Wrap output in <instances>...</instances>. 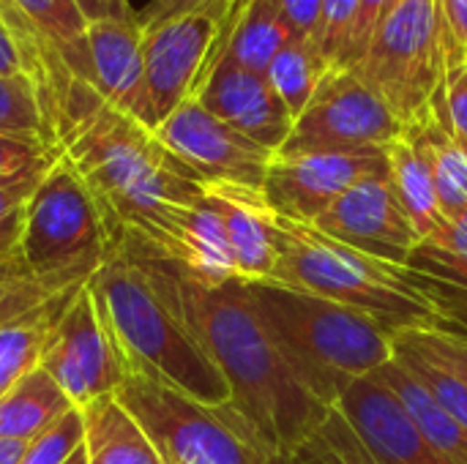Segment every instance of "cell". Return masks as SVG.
Segmentation results:
<instances>
[{
    "mask_svg": "<svg viewBox=\"0 0 467 464\" xmlns=\"http://www.w3.org/2000/svg\"><path fill=\"white\" fill-rule=\"evenodd\" d=\"M145 271L156 295L183 323L230 386L224 418L268 464L290 462L326 424V407L287 366L244 279L205 284L126 230H109Z\"/></svg>",
    "mask_w": 467,
    "mask_h": 464,
    "instance_id": "cell-1",
    "label": "cell"
},
{
    "mask_svg": "<svg viewBox=\"0 0 467 464\" xmlns=\"http://www.w3.org/2000/svg\"><path fill=\"white\" fill-rule=\"evenodd\" d=\"M60 148L96 197L107 232L167 205H197L205 183L159 137L96 98L63 134Z\"/></svg>",
    "mask_w": 467,
    "mask_h": 464,
    "instance_id": "cell-2",
    "label": "cell"
},
{
    "mask_svg": "<svg viewBox=\"0 0 467 464\" xmlns=\"http://www.w3.org/2000/svg\"><path fill=\"white\" fill-rule=\"evenodd\" d=\"M276 265L268 282L364 312L391 334L454 331L424 279L323 235L315 224L276 216Z\"/></svg>",
    "mask_w": 467,
    "mask_h": 464,
    "instance_id": "cell-3",
    "label": "cell"
},
{
    "mask_svg": "<svg viewBox=\"0 0 467 464\" xmlns=\"http://www.w3.org/2000/svg\"><path fill=\"white\" fill-rule=\"evenodd\" d=\"M88 290L126 375H145L208 407H224L230 402V386L222 372L156 295L145 271L118 241H109V254L88 279Z\"/></svg>",
    "mask_w": 467,
    "mask_h": 464,
    "instance_id": "cell-4",
    "label": "cell"
},
{
    "mask_svg": "<svg viewBox=\"0 0 467 464\" xmlns=\"http://www.w3.org/2000/svg\"><path fill=\"white\" fill-rule=\"evenodd\" d=\"M246 290L293 375L331 410L353 380L394 358V334L364 312L268 279Z\"/></svg>",
    "mask_w": 467,
    "mask_h": 464,
    "instance_id": "cell-5",
    "label": "cell"
},
{
    "mask_svg": "<svg viewBox=\"0 0 467 464\" xmlns=\"http://www.w3.org/2000/svg\"><path fill=\"white\" fill-rule=\"evenodd\" d=\"M467 49L451 36L438 0H400L378 25L353 71L402 126L419 120Z\"/></svg>",
    "mask_w": 467,
    "mask_h": 464,
    "instance_id": "cell-6",
    "label": "cell"
},
{
    "mask_svg": "<svg viewBox=\"0 0 467 464\" xmlns=\"http://www.w3.org/2000/svg\"><path fill=\"white\" fill-rule=\"evenodd\" d=\"M16 254L36 279L57 293L85 287L109 254L101 208L66 153L27 200Z\"/></svg>",
    "mask_w": 467,
    "mask_h": 464,
    "instance_id": "cell-7",
    "label": "cell"
},
{
    "mask_svg": "<svg viewBox=\"0 0 467 464\" xmlns=\"http://www.w3.org/2000/svg\"><path fill=\"white\" fill-rule=\"evenodd\" d=\"M0 25L16 41L57 137L71 107L90 88L82 8L77 0H0Z\"/></svg>",
    "mask_w": 467,
    "mask_h": 464,
    "instance_id": "cell-8",
    "label": "cell"
},
{
    "mask_svg": "<svg viewBox=\"0 0 467 464\" xmlns=\"http://www.w3.org/2000/svg\"><path fill=\"white\" fill-rule=\"evenodd\" d=\"M115 397L164 464H268L224 418L222 407H208L145 375H126Z\"/></svg>",
    "mask_w": 467,
    "mask_h": 464,
    "instance_id": "cell-9",
    "label": "cell"
},
{
    "mask_svg": "<svg viewBox=\"0 0 467 464\" xmlns=\"http://www.w3.org/2000/svg\"><path fill=\"white\" fill-rule=\"evenodd\" d=\"M402 131L405 126L397 115L353 71L331 68L276 153L296 156L386 148L402 137Z\"/></svg>",
    "mask_w": 467,
    "mask_h": 464,
    "instance_id": "cell-10",
    "label": "cell"
},
{
    "mask_svg": "<svg viewBox=\"0 0 467 464\" xmlns=\"http://www.w3.org/2000/svg\"><path fill=\"white\" fill-rule=\"evenodd\" d=\"M386 148L331 150V153H274L263 194L276 216L315 224L345 191L367 178H386Z\"/></svg>",
    "mask_w": 467,
    "mask_h": 464,
    "instance_id": "cell-11",
    "label": "cell"
},
{
    "mask_svg": "<svg viewBox=\"0 0 467 464\" xmlns=\"http://www.w3.org/2000/svg\"><path fill=\"white\" fill-rule=\"evenodd\" d=\"M153 134L170 153L194 170L205 186L263 189L274 159V150L219 120L197 98L183 101Z\"/></svg>",
    "mask_w": 467,
    "mask_h": 464,
    "instance_id": "cell-12",
    "label": "cell"
},
{
    "mask_svg": "<svg viewBox=\"0 0 467 464\" xmlns=\"http://www.w3.org/2000/svg\"><path fill=\"white\" fill-rule=\"evenodd\" d=\"M41 369L77 407L115 394L123 383L126 366L107 334L88 284L74 295L63 317L55 323L41 356Z\"/></svg>",
    "mask_w": 467,
    "mask_h": 464,
    "instance_id": "cell-13",
    "label": "cell"
},
{
    "mask_svg": "<svg viewBox=\"0 0 467 464\" xmlns=\"http://www.w3.org/2000/svg\"><path fill=\"white\" fill-rule=\"evenodd\" d=\"M219 38V22L205 14H183L145 30L142 44V123L156 131L200 85L211 49Z\"/></svg>",
    "mask_w": 467,
    "mask_h": 464,
    "instance_id": "cell-14",
    "label": "cell"
},
{
    "mask_svg": "<svg viewBox=\"0 0 467 464\" xmlns=\"http://www.w3.org/2000/svg\"><path fill=\"white\" fill-rule=\"evenodd\" d=\"M315 227L345 246L402 268H408L413 249L421 243L389 175L356 183L315 222Z\"/></svg>",
    "mask_w": 467,
    "mask_h": 464,
    "instance_id": "cell-15",
    "label": "cell"
},
{
    "mask_svg": "<svg viewBox=\"0 0 467 464\" xmlns=\"http://www.w3.org/2000/svg\"><path fill=\"white\" fill-rule=\"evenodd\" d=\"M145 241L156 254L175 263L205 284H224L238 276L233 249L227 243L219 213L205 202L197 205H167L131 227H118Z\"/></svg>",
    "mask_w": 467,
    "mask_h": 464,
    "instance_id": "cell-16",
    "label": "cell"
},
{
    "mask_svg": "<svg viewBox=\"0 0 467 464\" xmlns=\"http://www.w3.org/2000/svg\"><path fill=\"white\" fill-rule=\"evenodd\" d=\"M372 464H449L421 435L400 397L378 372L353 380L334 407Z\"/></svg>",
    "mask_w": 467,
    "mask_h": 464,
    "instance_id": "cell-17",
    "label": "cell"
},
{
    "mask_svg": "<svg viewBox=\"0 0 467 464\" xmlns=\"http://www.w3.org/2000/svg\"><path fill=\"white\" fill-rule=\"evenodd\" d=\"M192 98L274 153L287 142L296 123L293 112L265 74L241 68L227 57H219L202 74Z\"/></svg>",
    "mask_w": 467,
    "mask_h": 464,
    "instance_id": "cell-18",
    "label": "cell"
},
{
    "mask_svg": "<svg viewBox=\"0 0 467 464\" xmlns=\"http://www.w3.org/2000/svg\"><path fill=\"white\" fill-rule=\"evenodd\" d=\"M88 66L90 90L118 112L142 123V44L145 30L134 14L88 22ZM145 126V123H142ZM148 129V126H145Z\"/></svg>",
    "mask_w": 467,
    "mask_h": 464,
    "instance_id": "cell-19",
    "label": "cell"
},
{
    "mask_svg": "<svg viewBox=\"0 0 467 464\" xmlns=\"http://www.w3.org/2000/svg\"><path fill=\"white\" fill-rule=\"evenodd\" d=\"M205 202L219 213L238 276L244 282L268 279L276 265V211L263 189L205 186Z\"/></svg>",
    "mask_w": 467,
    "mask_h": 464,
    "instance_id": "cell-20",
    "label": "cell"
},
{
    "mask_svg": "<svg viewBox=\"0 0 467 464\" xmlns=\"http://www.w3.org/2000/svg\"><path fill=\"white\" fill-rule=\"evenodd\" d=\"M405 134L413 139V145L421 150L432 170L438 205L443 219H457L467 211V150L462 148L460 137L454 134L446 101H443V85L430 101V109L405 126Z\"/></svg>",
    "mask_w": 467,
    "mask_h": 464,
    "instance_id": "cell-21",
    "label": "cell"
},
{
    "mask_svg": "<svg viewBox=\"0 0 467 464\" xmlns=\"http://www.w3.org/2000/svg\"><path fill=\"white\" fill-rule=\"evenodd\" d=\"M290 38H293V33L285 22L282 0H249L244 5V11L219 33V38L211 49V57L205 63V71L219 57H227L233 63H238L241 68L265 74L271 60L279 55V49Z\"/></svg>",
    "mask_w": 467,
    "mask_h": 464,
    "instance_id": "cell-22",
    "label": "cell"
},
{
    "mask_svg": "<svg viewBox=\"0 0 467 464\" xmlns=\"http://www.w3.org/2000/svg\"><path fill=\"white\" fill-rule=\"evenodd\" d=\"M88 464H164L142 427L115 394L82 407Z\"/></svg>",
    "mask_w": 467,
    "mask_h": 464,
    "instance_id": "cell-23",
    "label": "cell"
},
{
    "mask_svg": "<svg viewBox=\"0 0 467 464\" xmlns=\"http://www.w3.org/2000/svg\"><path fill=\"white\" fill-rule=\"evenodd\" d=\"M378 375L408 407L424 440L449 464H467V427L435 402V397L408 372V366L394 356L378 369Z\"/></svg>",
    "mask_w": 467,
    "mask_h": 464,
    "instance_id": "cell-24",
    "label": "cell"
},
{
    "mask_svg": "<svg viewBox=\"0 0 467 464\" xmlns=\"http://www.w3.org/2000/svg\"><path fill=\"white\" fill-rule=\"evenodd\" d=\"M77 405L38 366L0 397V440L30 443Z\"/></svg>",
    "mask_w": 467,
    "mask_h": 464,
    "instance_id": "cell-25",
    "label": "cell"
},
{
    "mask_svg": "<svg viewBox=\"0 0 467 464\" xmlns=\"http://www.w3.org/2000/svg\"><path fill=\"white\" fill-rule=\"evenodd\" d=\"M386 156H389V180L394 186V194L402 202L408 219L413 222L419 241L424 243L446 222L438 205L432 170L405 131L391 145H386Z\"/></svg>",
    "mask_w": 467,
    "mask_h": 464,
    "instance_id": "cell-26",
    "label": "cell"
},
{
    "mask_svg": "<svg viewBox=\"0 0 467 464\" xmlns=\"http://www.w3.org/2000/svg\"><path fill=\"white\" fill-rule=\"evenodd\" d=\"M79 290L63 293V295L36 306L25 317H19V320L0 328V397L5 391H11L33 369L41 366L47 339H49L55 323L63 317L66 306L74 301V295Z\"/></svg>",
    "mask_w": 467,
    "mask_h": 464,
    "instance_id": "cell-27",
    "label": "cell"
},
{
    "mask_svg": "<svg viewBox=\"0 0 467 464\" xmlns=\"http://www.w3.org/2000/svg\"><path fill=\"white\" fill-rule=\"evenodd\" d=\"M331 68L334 66L328 63V57L323 55L315 38H290L271 60L265 77L274 85V90L282 96L293 118H298Z\"/></svg>",
    "mask_w": 467,
    "mask_h": 464,
    "instance_id": "cell-28",
    "label": "cell"
},
{
    "mask_svg": "<svg viewBox=\"0 0 467 464\" xmlns=\"http://www.w3.org/2000/svg\"><path fill=\"white\" fill-rule=\"evenodd\" d=\"M0 131L30 134L60 145L41 107L38 90L27 77H0Z\"/></svg>",
    "mask_w": 467,
    "mask_h": 464,
    "instance_id": "cell-29",
    "label": "cell"
},
{
    "mask_svg": "<svg viewBox=\"0 0 467 464\" xmlns=\"http://www.w3.org/2000/svg\"><path fill=\"white\" fill-rule=\"evenodd\" d=\"M394 342V356L408 366V372L435 397V402L451 413L462 427H467V383L462 377H457L454 372L443 369L441 364L424 358L421 353H416L413 347H408L405 342H400L397 336H391Z\"/></svg>",
    "mask_w": 467,
    "mask_h": 464,
    "instance_id": "cell-30",
    "label": "cell"
},
{
    "mask_svg": "<svg viewBox=\"0 0 467 464\" xmlns=\"http://www.w3.org/2000/svg\"><path fill=\"white\" fill-rule=\"evenodd\" d=\"M63 148L30 134L0 131V180H36L44 178Z\"/></svg>",
    "mask_w": 467,
    "mask_h": 464,
    "instance_id": "cell-31",
    "label": "cell"
},
{
    "mask_svg": "<svg viewBox=\"0 0 467 464\" xmlns=\"http://www.w3.org/2000/svg\"><path fill=\"white\" fill-rule=\"evenodd\" d=\"M85 443V418L82 407L68 410L57 424L41 432L27 443L19 464H66L68 457Z\"/></svg>",
    "mask_w": 467,
    "mask_h": 464,
    "instance_id": "cell-32",
    "label": "cell"
},
{
    "mask_svg": "<svg viewBox=\"0 0 467 464\" xmlns=\"http://www.w3.org/2000/svg\"><path fill=\"white\" fill-rule=\"evenodd\" d=\"M400 342L467 383V336L460 331H400Z\"/></svg>",
    "mask_w": 467,
    "mask_h": 464,
    "instance_id": "cell-33",
    "label": "cell"
},
{
    "mask_svg": "<svg viewBox=\"0 0 467 464\" xmlns=\"http://www.w3.org/2000/svg\"><path fill=\"white\" fill-rule=\"evenodd\" d=\"M36 180H0V260H8L19 249L22 227H25V208L33 197Z\"/></svg>",
    "mask_w": 467,
    "mask_h": 464,
    "instance_id": "cell-34",
    "label": "cell"
},
{
    "mask_svg": "<svg viewBox=\"0 0 467 464\" xmlns=\"http://www.w3.org/2000/svg\"><path fill=\"white\" fill-rule=\"evenodd\" d=\"M356 5L358 0H323L320 8V30H317V44L323 49V55L328 57V63L337 68L353 27V16H356Z\"/></svg>",
    "mask_w": 467,
    "mask_h": 464,
    "instance_id": "cell-35",
    "label": "cell"
},
{
    "mask_svg": "<svg viewBox=\"0 0 467 464\" xmlns=\"http://www.w3.org/2000/svg\"><path fill=\"white\" fill-rule=\"evenodd\" d=\"M400 0H358L356 5V16H353V27H350V36H348V44H345V52H342V60L337 68H350L358 63V57L364 55L372 33L378 30V25L394 11Z\"/></svg>",
    "mask_w": 467,
    "mask_h": 464,
    "instance_id": "cell-36",
    "label": "cell"
},
{
    "mask_svg": "<svg viewBox=\"0 0 467 464\" xmlns=\"http://www.w3.org/2000/svg\"><path fill=\"white\" fill-rule=\"evenodd\" d=\"M408 268L427 276V279L467 290V260L454 257L449 252H441V249H432L427 243H419L413 249V254L408 260Z\"/></svg>",
    "mask_w": 467,
    "mask_h": 464,
    "instance_id": "cell-37",
    "label": "cell"
},
{
    "mask_svg": "<svg viewBox=\"0 0 467 464\" xmlns=\"http://www.w3.org/2000/svg\"><path fill=\"white\" fill-rule=\"evenodd\" d=\"M235 0H148L134 16L137 22L142 25V30H150V27H159L175 16H183V14H194V11H205L211 14L219 25L227 14V8L233 5Z\"/></svg>",
    "mask_w": 467,
    "mask_h": 464,
    "instance_id": "cell-38",
    "label": "cell"
},
{
    "mask_svg": "<svg viewBox=\"0 0 467 464\" xmlns=\"http://www.w3.org/2000/svg\"><path fill=\"white\" fill-rule=\"evenodd\" d=\"M443 101H446V115L454 129V134L467 142V60L457 63L446 71L443 79Z\"/></svg>",
    "mask_w": 467,
    "mask_h": 464,
    "instance_id": "cell-39",
    "label": "cell"
},
{
    "mask_svg": "<svg viewBox=\"0 0 467 464\" xmlns=\"http://www.w3.org/2000/svg\"><path fill=\"white\" fill-rule=\"evenodd\" d=\"M320 8L323 0H282L285 22L293 33V38H315L320 30Z\"/></svg>",
    "mask_w": 467,
    "mask_h": 464,
    "instance_id": "cell-40",
    "label": "cell"
},
{
    "mask_svg": "<svg viewBox=\"0 0 467 464\" xmlns=\"http://www.w3.org/2000/svg\"><path fill=\"white\" fill-rule=\"evenodd\" d=\"M421 279H424L427 290L432 293V298L441 304V309L449 317V323L454 325V331H460V334L467 336V290L443 284V282H435V279H427V276H421Z\"/></svg>",
    "mask_w": 467,
    "mask_h": 464,
    "instance_id": "cell-41",
    "label": "cell"
},
{
    "mask_svg": "<svg viewBox=\"0 0 467 464\" xmlns=\"http://www.w3.org/2000/svg\"><path fill=\"white\" fill-rule=\"evenodd\" d=\"M427 246L432 249H441V252H449L454 257H462L467 260V211L460 213L457 219H446L441 224V230L424 241Z\"/></svg>",
    "mask_w": 467,
    "mask_h": 464,
    "instance_id": "cell-42",
    "label": "cell"
},
{
    "mask_svg": "<svg viewBox=\"0 0 467 464\" xmlns=\"http://www.w3.org/2000/svg\"><path fill=\"white\" fill-rule=\"evenodd\" d=\"M0 77H27L25 57H22L16 41L11 38V33L3 25H0Z\"/></svg>",
    "mask_w": 467,
    "mask_h": 464,
    "instance_id": "cell-43",
    "label": "cell"
},
{
    "mask_svg": "<svg viewBox=\"0 0 467 464\" xmlns=\"http://www.w3.org/2000/svg\"><path fill=\"white\" fill-rule=\"evenodd\" d=\"M77 5L82 8L85 19H107V16H129L134 14L129 0H77Z\"/></svg>",
    "mask_w": 467,
    "mask_h": 464,
    "instance_id": "cell-44",
    "label": "cell"
},
{
    "mask_svg": "<svg viewBox=\"0 0 467 464\" xmlns=\"http://www.w3.org/2000/svg\"><path fill=\"white\" fill-rule=\"evenodd\" d=\"M438 3L449 22L451 36L460 41V46L467 49V0H438Z\"/></svg>",
    "mask_w": 467,
    "mask_h": 464,
    "instance_id": "cell-45",
    "label": "cell"
},
{
    "mask_svg": "<svg viewBox=\"0 0 467 464\" xmlns=\"http://www.w3.org/2000/svg\"><path fill=\"white\" fill-rule=\"evenodd\" d=\"M27 443L22 440H0V464H19Z\"/></svg>",
    "mask_w": 467,
    "mask_h": 464,
    "instance_id": "cell-46",
    "label": "cell"
},
{
    "mask_svg": "<svg viewBox=\"0 0 467 464\" xmlns=\"http://www.w3.org/2000/svg\"><path fill=\"white\" fill-rule=\"evenodd\" d=\"M246 3H249V0H235V3H233V5L227 8L224 19H222V25H219V33H222V30H224V27H227V25H230V22H233V19H235L238 14H241V11H244V5H246Z\"/></svg>",
    "mask_w": 467,
    "mask_h": 464,
    "instance_id": "cell-47",
    "label": "cell"
},
{
    "mask_svg": "<svg viewBox=\"0 0 467 464\" xmlns=\"http://www.w3.org/2000/svg\"><path fill=\"white\" fill-rule=\"evenodd\" d=\"M66 464H88V451H85V443H82V446H79V449H77V451L68 457V462Z\"/></svg>",
    "mask_w": 467,
    "mask_h": 464,
    "instance_id": "cell-48",
    "label": "cell"
},
{
    "mask_svg": "<svg viewBox=\"0 0 467 464\" xmlns=\"http://www.w3.org/2000/svg\"><path fill=\"white\" fill-rule=\"evenodd\" d=\"M0 263H5V260H0Z\"/></svg>",
    "mask_w": 467,
    "mask_h": 464,
    "instance_id": "cell-49",
    "label": "cell"
}]
</instances>
